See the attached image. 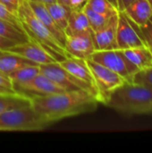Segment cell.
<instances>
[{"label":"cell","mask_w":152,"mask_h":153,"mask_svg":"<svg viewBox=\"0 0 152 153\" xmlns=\"http://www.w3.org/2000/svg\"><path fill=\"white\" fill-rule=\"evenodd\" d=\"M99 103L98 98L86 91H71L30 98L35 112L49 125L62 119L91 112Z\"/></svg>","instance_id":"1"},{"label":"cell","mask_w":152,"mask_h":153,"mask_svg":"<svg viewBox=\"0 0 152 153\" xmlns=\"http://www.w3.org/2000/svg\"><path fill=\"white\" fill-rule=\"evenodd\" d=\"M152 104V89L126 82L114 90L104 105L125 115H143Z\"/></svg>","instance_id":"2"},{"label":"cell","mask_w":152,"mask_h":153,"mask_svg":"<svg viewBox=\"0 0 152 153\" xmlns=\"http://www.w3.org/2000/svg\"><path fill=\"white\" fill-rule=\"evenodd\" d=\"M17 14L29 39L39 43L56 62H61L70 56L65 48L34 14L27 0H22Z\"/></svg>","instance_id":"3"},{"label":"cell","mask_w":152,"mask_h":153,"mask_svg":"<svg viewBox=\"0 0 152 153\" xmlns=\"http://www.w3.org/2000/svg\"><path fill=\"white\" fill-rule=\"evenodd\" d=\"M48 126L31 106L0 113V131H40Z\"/></svg>","instance_id":"4"},{"label":"cell","mask_w":152,"mask_h":153,"mask_svg":"<svg viewBox=\"0 0 152 153\" xmlns=\"http://www.w3.org/2000/svg\"><path fill=\"white\" fill-rule=\"evenodd\" d=\"M86 62L94 78L99 101V103L104 104L109 94L127 81L118 74L90 58L87 59Z\"/></svg>","instance_id":"5"},{"label":"cell","mask_w":152,"mask_h":153,"mask_svg":"<svg viewBox=\"0 0 152 153\" xmlns=\"http://www.w3.org/2000/svg\"><path fill=\"white\" fill-rule=\"evenodd\" d=\"M40 73L47 76L65 91H86L91 92L98 98L96 90L87 82L76 78L67 70H65L58 62L39 65Z\"/></svg>","instance_id":"6"},{"label":"cell","mask_w":152,"mask_h":153,"mask_svg":"<svg viewBox=\"0 0 152 153\" xmlns=\"http://www.w3.org/2000/svg\"><path fill=\"white\" fill-rule=\"evenodd\" d=\"M90 59L118 74L129 82H132L133 75L139 71L119 48L95 51Z\"/></svg>","instance_id":"7"},{"label":"cell","mask_w":152,"mask_h":153,"mask_svg":"<svg viewBox=\"0 0 152 153\" xmlns=\"http://www.w3.org/2000/svg\"><path fill=\"white\" fill-rule=\"evenodd\" d=\"M116 42L119 49L148 47L142 38L140 28L130 21L124 12H118Z\"/></svg>","instance_id":"8"},{"label":"cell","mask_w":152,"mask_h":153,"mask_svg":"<svg viewBox=\"0 0 152 153\" xmlns=\"http://www.w3.org/2000/svg\"><path fill=\"white\" fill-rule=\"evenodd\" d=\"M13 91L29 99L35 96H45L65 91L51 79L39 73L33 79L26 83L13 85Z\"/></svg>","instance_id":"9"},{"label":"cell","mask_w":152,"mask_h":153,"mask_svg":"<svg viewBox=\"0 0 152 153\" xmlns=\"http://www.w3.org/2000/svg\"><path fill=\"white\" fill-rule=\"evenodd\" d=\"M65 49L73 57L89 59L95 52L93 31H85L74 35L66 36Z\"/></svg>","instance_id":"10"},{"label":"cell","mask_w":152,"mask_h":153,"mask_svg":"<svg viewBox=\"0 0 152 153\" xmlns=\"http://www.w3.org/2000/svg\"><path fill=\"white\" fill-rule=\"evenodd\" d=\"M6 50L30 60L37 65L56 62L39 43L30 39L28 42L16 44Z\"/></svg>","instance_id":"11"},{"label":"cell","mask_w":152,"mask_h":153,"mask_svg":"<svg viewBox=\"0 0 152 153\" xmlns=\"http://www.w3.org/2000/svg\"><path fill=\"white\" fill-rule=\"evenodd\" d=\"M118 13L113 15L109 22L101 29L93 32V41L95 51L117 49L116 28Z\"/></svg>","instance_id":"12"},{"label":"cell","mask_w":152,"mask_h":153,"mask_svg":"<svg viewBox=\"0 0 152 153\" xmlns=\"http://www.w3.org/2000/svg\"><path fill=\"white\" fill-rule=\"evenodd\" d=\"M32 12L39 19V21L48 29V30L52 33V35L56 38V39L65 48L66 35L64 30H62L56 22L51 17L50 13H48L45 4L34 1H28Z\"/></svg>","instance_id":"13"},{"label":"cell","mask_w":152,"mask_h":153,"mask_svg":"<svg viewBox=\"0 0 152 153\" xmlns=\"http://www.w3.org/2000/svg\"><path fill=\"white\" fill-rule=\"evenodd\" d=\"M122 12L139 28L145 26L152 18V6L148 0H134Z\"/></svg>","instance_id":"14"},{"label":"cell","mask_w":152,"mask_h":153,"mask_svg":"<svg viewBox=\"0 0 152 153\" xmlns=\"http://www.w3.org/2000/svg\"><path fill=\"white\" fill-rule=\"evenodd\" d=\"M58 63L65 70H67L69 73H71L73 75H74L76 78L87 82L88 84H90L91 87H93L96 90L93 75H92L90 69L88 66L85 59L69 56L66 59H65L61 62H58ZM96 91H97V90H96Z\"/></svg>","instance_id":"15"},{"label":"cell","mask_w":152,"mask_h":153,"mask_svg":"<svg viewBox=\"0 0 152 153\" xmlns=\"http://www.w3.org/2000/svg\"><path fill=\"white\" fill-rule=\"evenodd\" d=\"M121 50L139 71L152 66V51L149 47H137Z\"/></svg>","instance_id":"16"},{"label":"cell","mask_w":152,"mask_h":153,"mask_svg":"<svg viewBox=\"0 0 152 153\" xmlns=\"http://www.w3.org/2000/svg\"><path fill=\"white\" fill-rule=\"evenodd\" d=\"M32 65L37 64L8 50H0V72L6 75L18 68Z\"/></svg>","instance_id":"17"},{"label":"cell","mask_w":152,"mask_h":153,"mask_svg":"<svg viewBox=\"0 0 152 153\" xmlns=\"http://www.w3.org/2000/svg\"><path fill=\"white\" fill-rule=\"evenodd\" d=\"M85 31H92L88 21V18L82 10H72L69 15L68 23L65 30L66 36L74 35Z\"/></svg>","instance_id":"18"},{"label":"cell","mask_w":152,"mask_h":153,"mask_svg":"<svg viewBox=\"0 0 152 153\" xmlns=\"http://www.w3.org/2000/svg\"><path fill=\"white\" fill-rule=\"evenodd\" d=\"M31 106L30 99L17 92L0 93V113Z\"/></svg>","instance_id":"19"},{"label":"cell","mask_w":152,"mask_h":153,"mask_svg":"<svg viewBox=\"0 0 152 153\" xmlns=\"http://www.w3.org/2000/svg\"><path fill=\"white\" fill-rule=\"evenodd\" d=\"M48 13H50L51 17L53 20L56 22V23L58 25V27L65 31L67 23H68V19L69 15L71 13V9L63 4H60L56 1L49 4H45Z\"/></svg>","instance_id":"20"},{"label":"cell","mask_w":152,"mask_h":153,"mask_svg":"<svg viewBox=\"0 0 152 153\" xmlns=\"http://www.w3.org/2000/svg\"><path fill=\"white\" fill-rule=\"evenodd\" d=\"M0 36L8 39L17 44L28 42L30 40L28 35L23 29H21L6 21L0 19Z\"/></svg>","instance_id":"21"},{"label":"cell","mask_w":152,"mask_h":153,"mask_svg":"<svg viewBox=\"0 0 152 153\" xmlns=\"http://www.w3.org/2000/svg\"><path fill=\"white\" fill-rule=\"evenodd\" d=\"M40 73L39 65H26L21 68L16 69L15 71L12 72L8 74L11 82L13 85H20L28 82L35 76H37Z\"/></svg>","instance_id":"22"},{"label":"cell","mask_w":152,"mask_h":153,"mask_svg":"<svg viewBox=\"0 0 152 153\" xmlns=\"http://www.w3.org/2000/svg\"><path fill=\"white\" fill-rule=\"evenodd\" d=\"M82 10L84 11V13H85V14H86V16L88 18L90 29H91V30L93 32L97 31L99 29H101L102 27H104L109 22L110 18L113 16V15H107V14L99 13L95 12L92 9L89 8L86 5L82 8Z\"/></svg>","instance_id":"23"},{"label":"cell","mask_w":152,"mask_h":153,"mask_svg":"<svg viewBox=\"0 0 152 153\" xmlns=\"http://www.w3.org/2000/svg\"><path fill=\"white\" fill-rule=\"evenodd\" d=\"M85 5L95 12L107 15H114L119 12L108 0H88Z\"/></svg>","instance_id":"24"},{"label":"cell","mask_w":152,"mask_h":153,"mask_svg":"<svg viewBox=\"0 0 152 153\" xmlns=\"http://www.w3.org/2000/svg\"><path fill=\"white\" fill-rule=\"evenodd\" d=\"M132 82L144 85L152 89V66L138 71L133 75Z\"/></svg>","instance_id":"25"},{"label":"cell","mask_w":152,"mask_h":153,"mask_svg":"<svg viewBox=\"0 0 152 153\" xmlns=\"http://www.w3.org/2000/svg\"><path fill=\"white\" fill-rule=\"evenodd\" d=\"M0 19L6 21V22L12 23V24H13V25L21 28V29H23L22 22H21L18 14L11 12L6 6H4L1 3H0Z\"/></svg>","instance_id":"26"},{"label":"cell","mask_w":152,"mask_h":153,"mask_svg":"<svg viewBox=\"0 0 152 153\" xmlns=\"http://www.w3.org/2000/svg\"><path fill=\"white\" fill-rule=\"evenodd\" d=\"M140 30L146 45L152 51V18L148 22V23L145 26L140 28Z\"/></svg>","instance_id":"27"},{"label":"cell","mask_w":152,"mask_h":153,"mask_svg":"<svg viewBox=\"0 0 152 153\" xmlns=\"http://www.w3.org/2000/svg\"><path fill=\"white\" fill-rule=\"evenodd\" d=\"M22 0H0V3L6 6L11 12L17 13L18 8L22 4Z\"/></svg>","instance_id":"28"},{"label":"cell","mask_w":152,"mask_h":153,"mask_svg":"<svg viewBox=\"0 0 152 153\" xmlns=\"http://www.w3.org/2000/svg\"><path fill=\"white\" fill-rule=\"evenodd\" d=\"M88 0H69L68 7L71 10H82Z\"/></svg>","instance_id":"29"},{"label":"cell","mask_w":152,"mask_h":153,"mask_svg":"<svg viewBox=\"0 0 152 153\" xmlns=\"http://www.w3.org/2000/svg\"><path fill=\"white\" fill-rule=\"evenodd\" d=\"M0 87L5 88V89L13 90V82H11L10 78L8 77V75L3 74V73H1V72H0Z\"/></svg>","instance_id":"30"},{"label":"cell","mask_w":152,"mask_h":153,"mask_svg":"<svg viewBox=\"0 0 152 153\" xmlns=\"http://www.w3.org/2000/svg\"><path fill=\"white\" fill-rule=\"evenodd\" d=\"M16 44H17L16 42L12 41L8 39H5V38L0 36V50H6L10 48L13 47Z\"/></svg>","instance_id":"31"},{"label":"cell","mask_w":152,"mask_h":153,"mask_svg":"<svg viewBox=\"0 0 152 153\" xmlns=\"http://www.w3.org/2000/svg\"><path fill=\"white\" fill-rule=\"evenodd\" d=\"M134 0H117V8L119 12H122Z\"/></svg>","instance_id":"32"},{"label":"cell","mask_w":152,"mask_h":153,"mask_svg":"<svg viewBox=\"0 0 152 153\" xmlns=\"http://www.w3.org/2000/svg\"><path fill=\"white\" fill-rule=\"evenodd\" d=\"M11 92H15V91L13 90H10V89H5V88L0 87V93H11Z\"/></svg>","instance_id":"33"},{"label":"cell","mask_w":152,"mask_h":153,"mask_svg":"<svg viewBox=\"0 0 152 153\" xmlns=\"http://www.w3.org/2000/svg\"><path fill=\"white\" fill-rule=\"evenodd\" d=\"M27 1H34V2H39V3H43V4H49V3H53L56 0H27Z\"/></svg>","instance_id":"34"},{"label":"cell","mask_w":152,"mask_h":153,"mask_svg":"<svg viewBox=\"0 0 152 153\" xmlns=\"http://www.w3.org/2000/svg\"><path fill=\"white\" fill-rule=\"evenodd\" d=\"M56 2H58V3H60V4H63L68 6V2H69V0H56Z\"/></svg>","instance_id":"35"},{"label":"cell","mask_w":152,"mask_h":153,"mask_svg":"<svg viewBox=\"0 0 152 153\" xmlns=\"http://www.w3.org/2000/svg\"><path fill=\"white\" fill-rule=\"evenodd\" d=\"M108 1H109V2H110L117 10H118V8H117V0H108Z\"/></svg>","instance_id":"36"},{"label":"cell","mask_w":152,"mask_h":153,"mask_svg":"<svg viewBox=\"0 0 152 153\" xmlns=\"http://www.w3.org/2000/svg\"><path fill=\"white\" fill-rule=\"evenodd\" d=\"M146 114H152V104L150 106V108H148V110H147Z\"/></svg>","instance_id":"37"},{"label":"cell","mask_w":152,"mask_h":153,"mask_svg":"<svg viewBox=\"0 0 152 153\" xmlns=\"http://www.w3.org/2000/svg\"><path fill=\"white\" fill-rule=\"evenodd\" d=\"M148 1H149V2L151 3V6H152V0H148Z\"/></svg>","instance_id":"38"}]
</instances>
